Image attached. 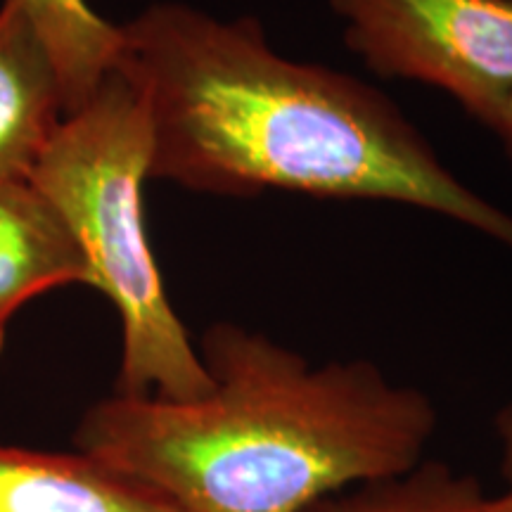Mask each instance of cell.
I'll return each instance as SVG.
<instances>
[{"label": "cell", "mask_w": 512, "mask_h": 512, "mask_svg": "<svg viewBox=\"0 0 512 512\" xmlns=\"http://www.w3.org/2000/svg\"><path fill=\"white\" fill-rule=\"evenodd\" d=\"M117 69L150 119V171L197 192L294 190L413 204L512 249V216L441 164L373 86L287 60L254 17L155 5L121 27Z\"/></svg>", "instance_id": "cell-1"}, {"label": "cell", "mask_w": 512, "mask_h": 512, "mask_svg": "<svg viewBox=\"0 0 512 512\" xmlns=\"http://www.w3.org/2000/svg\"><path fill=\"white\" fill-rule=\"evenodd\" d=\"M214 382L195 401L112 394L83 413L76 451L178 512H304L425 463L437 411L370 361L311 366L235 323L202 335Z\"/></svg>", "instance_id": "cell-2"}, {"label": "cell", "mask_w": 512, "mask_h": 512, "mask_svg": "<svg viewBox=\"0 0 512 512\" xmlns=\"http://www.w3.org/2000/svg\"><path fill=\"white\" fill-rule=\"evenodd\" d=\"M145 102L119 69L91 102L62 121L29 181L79 242L91 285L114 304L124 349L114 394L195 401L214 382L171 309L147 245L143 183L150 171Z\"/></svg>", "instance_id": "cell-3"}, {"label": "cell", "mask_w": 512, "mask_h": 512, "mask_svg": "<svg viewBox=\"0 0 512 512\" xmlns=\"http://www.w3.org/2000/svg\"><path fill=\"white\" fill-rule=\"evenodd\" d=\"M370 69L437 86L484 124L512 95V0H332Z\"/></svg>", "instance_id": "cell-4"}, {"label": "cell", "mask_w": 512, "mask_h": 512, "mask_svg": "<svg viewBox=\"0 0 512 512\" xmlns=\"http://www.w3.org/2000/svg\"><path fill=\"white\" fill-rule=\"evenodd\" d=\"M64 121L50 53L19 0L0 5V181H29Z\"/></svg>", "instance_id": "cell-5"}, {"label": "cell", "mask_w": 512, "mask_h": 512, "mask_svg": "<svg viewBox=\"0 0 512 512\" xmlns=\"http://www.w3.org/2000/svg\"><path fill=\"white\" fill-rule=\"evenodd\" d=\"M74 283L91 268L60 211L31 181H0V354L24 304Z\"/></svg>", "instance_id": "cell-6"}, {"label": "cell", "mask_w": 512, "mask_h": 512, "mask_svg": "<svg viewBox=\"0 0 512 512\" xmlns=\"http://www.w3.org/2000/svg\"><path fill=\"white\" fill-rule=\"evenodd\" d=\"M0 512H178L124 472L83 451L0 444Z\"/></svg>", "instance_id": "cell-7"}, {"label": "cell", "mask_w": 512, "mask_h": 512, "mask_svg": "<svg viewBox=\"0 0 512 512\" xmlns=\"http://www.w3.org/2000/svg\"><path fill=\"white\" fill-rule=\"evenodd\" d=\"M46 43L60 83L64 119L98 93L119 64L124 34L88 8L86 0H19Z\"/></svg>", "instance_id": "cell-8"}, {"label": "cell", "mask_w": 512, "mask_h": 512, "mask_svg": "<svg viewBox=\"0 0 512 512\" xmlns=\"http://www.w3.org/2000/svg\"><path fill=\"white\" fill-rule=\"evenodd\" d=\"M484 501L475 477L425 460L401 477L320 498L304 512H482Z\"/></svg>", "instance_id": "cell-9"}, {"label": "cell", "mask_w": 512, "mask_h": 512, "mask_svg": "<svg viewBox=\"0 0 512 512\" xmlns=\"http://www.w3.org/2000/svg\"><path fill=\"white\" fill-rule=\"evenodd\" d=\"M496 434L501 441V472L505 491L496 498H486L482 512H512V401L496 413Z\"/></svg>", "instance_id": "cell-10"}, {"label": "cell", "mask_w": 512, "mask_h": 512, "mask_svg": "<svg viewBox=\"0 0 512 512\" xmlns=\"http://www.w3.org/2000/svg\"><path fill=\"white\" fill-rule=\"evenodd\" d=\"M484 126H489L491 131L496 133L498 140H501L505 155H508L512 162V95L503 102L501 107H498L494 114H491L489 119L484 121Z\"/></svg>", "instance_id": "cell-11"}]
</instances>
